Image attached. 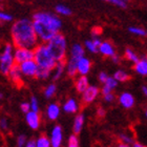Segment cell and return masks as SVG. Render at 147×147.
Listing matches in <instances>:
<instances>
[{"label":"cell","instance_id":"6da1fadb","mask_svg":"<svg viewBox=\"0 0 147 147\" xmlns=\"http://www.w3.org/2000/svg\"><path fill=\"white\" fill-rule=\"evenodd\" d=\"M11 39L15 47L35 49L40 43L34 28L33 20L21 18L11 26Z\"/></svg>","mask_w":147,"mask_h":147},{"label":"cell","instance_id":"7a4b0ae2","mask_svg":"<svg viewBox=\"0 0 147 147\" xmlns=\"http://www.w3.org/2000/svg\"><path fill=\"white\" fill-rule=\"evenodd\" d=\"M34 60L39 67L46 68L52 71L57 64V61L52 55L47 44L43 42H40L34 49Z\"/></svg>","mask_w":147,"mask_h":147},{"label":"cell","instance_id":"3957f363","mask_svg":"<svg viewBox=\"0 0 147 147\" xmlns=\"http://www.w3.org/2000/svg\"><path fill=\"white\" fill-rule=\"evenodd\" d=\"M56 61H65L67 54V41L63 34L57 33L49 42L46 43Z\"/></svg>","mask_w":147,"mask_h":147},{"label":"cell","instance_id":"277c9868","mask_svg":"<svg viewBox=\"0 0 147 147\" xmlns=\"http://www.w3.org/2000/svg\"><path fill=\"white\" fill-rule=\"evenodd\" d=\"M15 46L13 43H5L0 49V73L7 76L11 68L16 64L14 58Z\"/></svg>","mask_w":147,"mask_h":147},{"label":"cell","instance_id":"5b68a950","mask_svg":"<svg viewBox=\"0 0 147 147\" xmlns=\"http://www.w3.org/2000/svg\"><path fill=\"white\" fill-rule=\"evenodd\" d=\"M33 20H39V21L45 23L57 33H59L62 28V21L61 19L59 18V16L49 12H44V11L36 12L33 15Z\"/></svg>","mask_w":147,"mask_h":147},{"label":"cell","instance_id":"8992f818","mask_svg":"<svg viewBox=\"0 0 147 147\" xmlns=\"http://www.w3.org/2000/svg\"><path fill=\"white\" fill-rule=\"evenodd\" d=\"M33 23H34L35 32H36L37 37L40 42L47 43L57 34V32L54 31L52 28H49L47 24L39 21V20H33Z\"/></svg>","mask_w":147,"mask_h":147},{"label":"cell","instance_id":"52a82bcc","mask_svg":"<svg viewBox=\"0 0 147 147\" xmlns=\"http://www.w3.org/2000/svg\"><path fill=\"white\" fill-rule=\"evenodd\" d=\"M14 58L16 64H21L22 62L34 59V49L28 47H15Z\"/></svg>","mask_w":147,"mask_h":147},{"label":"cell","instance_id":"ba28073f","mask_svg":"<svg viewBox=\"0 0 147 147\" xmlns=\"http://www.w3.org/2000/svg\"><path fill=\"white\" fill-rule=\"evenodd\" d=\"M100 94H101V89L99 88L98 86L89 85L88 87L86 88V90H84V92L81 94V95H82V98H81L82 103L84 105L90 104V103H92L96 99L98 98Z\"/></svg>","mask_w":147,"mask_h":147},{"label":"cell","instance_id":"9c48e42d","mask_svg":"<svg viewBox=\"0 0 147 147\" xmlns=\"http://www.w3.org/2000/svg\"><path fill=\"white\" fill-rule=\"evenodd\" d=\"M19 66H20V69H21L23 76L30 77V78H33V77L36 78L37 71H38L39 66H38L37 62L35 61L34 59L22 62L21 64H19Z\"/></svg>","mask_w":147,"mask_h":147},{"label":"cell","instance_id":"30bf717a","mask_svg":"<svg viewBox=\"0 0 147 147\" xmlns=\"http://www.w3.org/2000/svg\"><path fill=\"white\" fill-rule=\"evenodd\" d=\"M63 142V131L60 125H55L51 132V143L52 147H61Z\"/></svg>","mask_w":147,"mask_h":147},{"label":"cell","instance_id":"8fae6325","mask_svg":"<svg viewBox=\"0 0 147 147\" xmlns=\"http://www.w3.org/2000/svg\"><path fill=\"white\" fill-rule=\"evenodd\" d=\"M25 121L32 129H34V130L38 129L40 123H41V117L39 115V111L30 110L28 113H25Z\"/></svg>","mask_w":147,"mask_h":147},{"label":"cell","instance_id":"7c38bea8","mask_svg":"<svg viewBox=\"0 0 147 147\" xmlns=\"http://www.w3.org/2000/svg\"><path fill=\"white\" fill-rule=\"evenodd\" d=\"M118 101H119V104L121 105L123 108H125V109H130V108H132L135 106V103H136L135 97L132 96V94H130V92H122V94L119 96Z\"/></svg>","mask_w":147,"mask_h":147},{"label":"cell","instance_id":"4fadbf2b","mask_svg":"<svg viewBox=\"0 0 147 147\" xmlns=\"http://www.w3.org/2000/svg\"><path fill=\"white\" fill-rule=\"evenodd\" d=\"M7 76H9V79L12 80V82L14 83V84H16L17 86H20L22 84V77H23V75H22V71H21V69H20L19 64L14 65V66L11 68V71H9Z\"/></svg>","mask_w":147,"mask_h":147},{"label":"cell","instance_id":"5bb4252c","mask_svg":"<svg viewBox=\"0 0 147 147\" xmlns=\"http://www.w3.org/2000/svg\"><path fill=\"white\" fill-rule=\"evenodd\" d=\"M77 68H78V75L87 76V74L92 69V61L84 56V57H82V58L78 61Z\"/></svg>","mask_w":147,"mask_h":147},{"label":"cell","instance_id":"9a60e30c","mask_svg":"<svg viewBox=\"0 0 147 147\" xmlns=\"http://www.w3.org/2000/svg\"><path fill=\"white\" fill-rule=\"evenodd\" d=\"M85 55V47L80 44V43H75L71 47V52H69V58H73L75 60L79 61L80 59L84 57Z\"/></svg>","mask_w":147,"mask_h":147},{"label":"cell","instance_id":"2e32d148","mask_svg":"<svg viewBox=\"0 0 147 147\" xmlns=\"http://www.w3.org/2000/svg\"><path fill=\"white\" fill-rule=\"evenodd\" d=\"M99 53L104 57L110 58L116 54V49L109 41H102V43L99 46Z\"/></svg>","mask_w":147,"mask_h":147},{"label":"cell","instance_id":"e0dca14e","mask_svg":"<svg viewBox=\"0 0 147 147\" xmlns=\"http://www.w3.org/2000/svg\"><path fill=\"white\" fill-rule=\"evenodd\" d=\"M134 69L140 76H147V55L142 56L140 60L135 63Z\"/></svg>","mask_w":147,"mask_h":147},{"label":"cell","instance_id":"ac0fdd59","mask_svg":"<svg viewBox=\"0 0 147 147\" xmlns=\"http://www.w3.org/2000/svg\"><path fill=\"white\" fill-rule=\"evenodd\" d=\"M60 111H61V108H60L59 104H57V103H51L47 106V108H46V116H47L49 120L55 121L60 116Z\"/></svg>","mask_w":147,"mask_h":147},{"label":"cell","instance_id":"d6986e66","mask_svg":"<svg viewBox=\"0 0 147 147\" xmlns=\"http://www.w3.org/2000/svg\"><path fill=\"white\" fill-rule=\"evenodd\" d=\"M66 71V60L65 61H59L57 62L55 68L52 71V79L54 81H57L62 77V75Z\"/></svg>","mask_w":147,"mask_h":147},{"label":"cell","instance_id":"ffe728a7","mask_svg":"<svg viewBox=\"0 0 147 147\" xmlns=\"http://www.w3.org/2000/svg\"><path fill=\"white\" fill-rule=\"evenodd\" d=\"M89 86V81L88 78L86 76H82V75H79V77L76 79L75 81V87H76V90L79 94H82L84 90H86V88Z\"/></svg>","mask_w":147,"mask_h":147},{"label":"cell","instance_id":"44dd1931","mask_svg":"<svg viewBox=\"0 0 147 147\" xmlns=\"http://www.w3.org/2000/svg\"><path fill=\"white\" fill-rule=\"evenodd\" d=\"M77 64H78V60L68 57V59L66 60V74L68 75V77L75 78L78 75Z\"/></svg>","mask_w":147,"mask_h":147},{"label":"cell","instance_id":"7402d4cb","mask_svg":"<svg viewBox=\"0 0 147 147\" xmlns=\"http://www.w3.org/2000/svg\"><path fill=\"white\" fill-rule=\"evenodd\" d=\"M84 122H85V117L83 113H79L77 115L75 120H74V125H73V131L75 135H79L81 130L83 128V125H84Z\"/></svg>","mask_w":147,"mask_h":147},{"label":"cell","instance_id":"603a6c76","mask_svg":"<svg viewBox=\"0 0 147 147\" xmlns=\"http://www.w3.org/2000/svg\"><path fill=\"white\" fill-rule=\"evenodd\" d=\"M63 110L67 113H76L79 110V104L74 98H69L63 104Z\"/></svg>","mask_w":147,"mask_h":147},{"label":"cell","instance_id":"cb8c5ba5","mask_svg":"<svg viewBox=\"0 0 147 147\" xmlns=\"http://www.w3.org/2000/svg\"><path fill=\"white\" fill-rule=\"evenodd\" d=\"M124 57H125V59L127 60V61L132 62L134 64L137 63V62L140 60V58H141V57H139L138 54H137L132 49H130V47H127V49H125V52H124Z\"/></svg>","mask_w":147,"mask_h":147},{"label":"cell","instance_id":"d4e9b609","mask_svg":"<svg viewBox=\"0 0 147 147\" xmlns=\"http://www.w3.org/2000/svg\"><path fill=\"white\" fill-rule=\"evenodd\" d=\"M37 147H52V143H51V138H49L45 134L39 136V138L36 140Z\"/></svg>","mask_w":147,"mask_h":147},{"label":"cell","instance_id":"484cf974","mask_svg":"<svg viewBox=\"0 0 147 147\" xmlns=\"http://www.w3.org/2000/svg\"><path fill=\"white\" fill-rule=\"evenodd\" d=\"M113 77L116 78V80L118 81V82H126V81L130 80L129 74H127L125 71H123V69L117 71L116 73L113 74Z\"/></svg>","mask_w":147,"mask_h":147},{"label":"cell","instance_id":"4316f807","mask_svg":"<svg viewBox=\"0 0 147 147\" xmlns=\"http://www.w3.org/2000/svg\"><path fill=\"white\" fill-rule=\"evenodd\" d=\"M56 13L60 16H71V9L68 6L64 5V4H58L55 6Z\"/></svg>","mask_w":147,"mask_h":147},{"label":"cell","instance_id":"83f0119b","mask_svg":"<svg viewBox=\"0 0 147 147\" xmlns=\"http://www.w3.org/2000/svg\"><path fill=\"white\" fill-rule=\"evenodd\" d=\"M84 47H85V49H87L89 53H92V54H97V53H99V46L92 41V39L85 40Z\"/></svg>","mask_w":147,"mask_h":147},{"label":"cell","instance_id":"f1b7e54d","mask_svg":"<svg viewBox=\"0 0 147 147\" xmlns=\"http://www.w3.org/2000/svg\"><path fill=\"white\" fill-rule=\"evenodd\" d=\"M56 92H57V86H56V84H54V83L49 84V85L45 87V89H44V97H45L46 99L53 98V97L55 96Z\"/></svg>","mask_w":147,"mask_h":147},{"label":"cell","instance_id":"f546056e","mask_svg":"<svg viewBox=\"0 0 147 147\" xmlns=\"http://www.w3.org/2000/svg\"><path fill=\"white\" fill-rule=\"evenodd\" d=\"M49 76H52V71L49 69H46V68L39 67L38 68V71H37L36 78L40 80H45L47 78H49Z\"/></svg>","mask_w":147,"mask_h":147},{"label":"cell","instance_id":"4dcf8cb0","mask_svg":"<svg viewBox=\"0 0 147 147\" xmlns=\"http://www.w3.org/2000/svg\"><path fill=\"white\" fill-rule=\"evenodd\" d=\"M128 32L135 36L140 37H145L147 34V31H145L144 28H138V26H130V28H128Z\"/></svg>","mask_w":147,"mask_h":147},{"label":"cell","instance_id":"1f68e13d","mask_svg":"<svg viewBox=\"0 0 147 147\" xmlns=\"http://www.w3.org/2000/svg\"><path fill=\"white\" fill-rule=\"evenodd\" d=\"M119 141L120 142H123V143H127V144H134V138H132L131 136H129L128 134H120L119 135Z\"/></svg>","mask_w":147,"mask_h":147},{"label":"cell","instance_id":"d6a6232c","mask_svg":"<svg viewBox=\"0 0 147 147\" xmlns=\"http://www.w3.org/2000/svg\"><path fill=\"white\" fill-rule=\"evenodd\" d=\"M118 81L116 80V78L115 77H108L107 78V80H106V82L103 84V85H105V86H107V87H109L110 89H115V88H117V86H118Z\"/></svg>","mask_w":147,"mask_h":147},{"label":"cell","instance_id":"836d02e7","mask_svg":"<svg viewBox=\"0 0 147 147\" xmlns=\"http://www.w3.org/2000/svg\"><path fill=\"white\" fill-rule=\"evenodd\" d=\"M104 2H107L113 4V5H116L118 7H121V9H126L127 7V3L124 2L123 0H102Z\"/></svg>","mask_w":147,"mask_h":147},{"label":"cell","instance_id":"e575fe53","mask_svg":"<svg viewBox=\"0 0 147 147\" xmlns=\"http://www.w3.org/2000/svg\"><path fill=\"white\" fill-rule=\"evenodd\" d=\"M67 147H79V139H78L77 135L74 134L68 138Z\"/></svg>","mask_w":147,"mask_h":147},{"label":"cell","instance_id":"d590c367","mask_svg":"<svg viewBox=\"0 0 147 147\" xmlns=\"http://www.w3.org/2000/svg\"><path fill=\"white\" fill-rule=\"evenodd\" d=\"M13 20V16L9 13L0 11V22H9Z\"/></svg>","mask_w":147,"mask_h":147},{"label":"cell","instance_id":"8d00e7d4","mask_svg":"<svg viewBox=\"0 0 147 147\" xmlns=\"http://www.w3.org/2000/svg\"><path fill=\"white\" fill-rule=\"evenodd\" d=\"M102 97H103V100H104L105 102H107V103H111V102H113L115 99H116V96H115V94H113V92L104 94V95H102Z\"/></svg>","mask_w":147,"mask_h":147},{"label":"cell","instance_id":"74e56055","mask_svg":"<svg viewBox=\"0 0 147 147\" xmlns=\"http://www.w3.org/2000/svg\"><path fill=\"white\" fill-rule=\"evenodd\" d=\"M28 142V139H26V136L25 135H20L17 138V147H24L25 144Z\"/></svg>","mask_w":147,"mask_h":147},{"label":"cell","instance_id":"f35d334b","mask_svg":"<svg viewBox=\"0 0 147 147\" xmlns=\"http://www.w3.org/2000/svg\"><path fill=\"white\" fill-rule=\"evenodd\" d=\"M31 109L34 111H39V103H38L37 98L34 96L31 98Z\"/></svg>","mask_w":147,"mask_h":147},{"label":"cell","instance_id":"ab89813d","mask_svg":"<svg viewBox=\"0 0 147 147\" xmlns=\"http://www.w3.org/2000/svg\"><path fill=\"white\" fill-rule=\"evenodd\" d=\"M20 109H21L22 113H28L31 109V103H28V102H23V103H21V105H20Z\"/></svg>","mask_w":147,"mask_h":147},{"label":"cell","instance_id":"60d3db41","mask_svg":"<svg viewBox=\"0 0 147 147\" xmlns=\"http://www.w3.org/2000/svg\"><path fill=\"white\" fill-rule=\"evenodd\" d=\"M108 77H109V76H108L105 71H101V73L98 75V79H99V81L102 83V84H104V83L106 82V80H107Z\"/></svg>","mask_w":147,"mask_h":147},{"label":"cell","instance_id":"b9f144b4","mask_svg":"<svg viewBox=\"0 0 147 147\" xmlns=\"http://www.w3.org/2000/svg\"><path fill=\"white\" fill-rule=\"evenodd\" d=\"M102 34V28L100 26H95L92 30V37H99Z\"/></svg>","mask_w":147,"mask_h":147},{"label":"cell","instance_id":"7bdbcfd3","mask_svg":"<svg viewBox=\"0 0 147 147\" xmlns=\"http://www.w3.org/2000/svg\"><path fill=\"white\" fill-rule=\"evenodd\" d=\"M7 126H9V124H7V120L5 118L0 119V128L2 130H5V129H7Z\"/></svg>","mask_w":147,"mask_h":147},{"label":"cell","instance_id":"ee69618b","mask_svg":"<svg viewBox=\"0 0 147 147\" xmlns=\"http://www.w3.org/2000/svg\"><path fill=\"white\" fill-rule=\"evenodd\" d=\"M105 115H106V110H105L104 108L103 107L97 108V116H98L99 118H103V117H105Z\"/></svg>","mask_w":147,"mask_h":147},{"label":"cell","instance_id":"f6af8a7d","mask_svg":"<svg viewBox=\"0 0 147 147\" xmlns=\"http://www.w3.org/2000/svg\"><path fill=\"white\" fill-rule=\"evenodd\" d=\"M110 59H111V61H113L115 64H118V63H120V61H121V58H120V56L118 55L117 53L113 56V57H110Z\"/></svg>","mask_w":147,"mask_h":147},{"label":"cell","instance_id":"bcb514c9","mask_svg":"<svg viewBox=\"0 0 147 147\" xmlns=\"http://www.w3.org/2000/svg\"><path fill=\"white\" fill-rule=\"evenodd\" d=\"M25 147H37L36 144V140L35 139H30L28 142H26V144H25Z\"/></svg>","mask_w":147,"mask_h":147},{"label":"cell","instance_id":"7dc6e473","mask_svg":"<svg viewBox=\"0 0 147 147\" xmlns=\"http://www.w3.org/2000/svg\"><path fill=\"white\" fill-rule=\"evenodd\" d=\"M117 147H132L131 144H127V143H123V142H119Z\"/></svg>","mask_w":147,"mask_h":147},{"label":"cell","instance_id":"c3c4849f","mask_svg":"<svg viewBox=\"0 0 147 147\" xmlns=\"http://www.w3.org/2000/svg\"><path fill=\"white\" fill-rule=\"evenodd\" d=\"M132 147H147L145 146V145H143L142 143H140V142H134V144H132Z\"/></svg>","mask_w":147,"mask_h":147},{"label":"cell","instance_id":"681fc988","mask_svg":"<svg viewBox=\"0 0 147 147\" xmlns=\"http://www.w3.org/2000/svg\"><path fill=\"white\" fill-rule=\"evenodd\" d=\"M141 89H142V92H143V95H144L145 97L147 98V86L146 85H143Z\"/></svg>","mask_w":147,"mask_h":147},{"label":"cell","instance_id":"f907efd6","mask_svg":"<svg viewBox=\"0 0 147 147\" xmlns=\"http://www.w3.org/2000/svg\"><path fill=\"white\" fill-rule=\"evenodd\" d=\"M3 99V94L2 92H0V100H2Z\"/></svg>","mask_w":147,"mask_h":147},{"label":"cell","instance_id":"816d5d0a","mask_svg":"<svg viewBox=\"0 0 147 147\" xmlns=\"http://www.w3.org/2000/svg\"><path fill=\"white\" fill-rule=\"evenodd\" d=\"M123 1H124V2H126V3H128V2H130L131 0H123Z\"/></svg>","mask_w":147,"mask_h":147},{"label":"cell","instance_id":"f5cc1de1","mask_svg":"<svg viewBox=\"0 0 147 147\" xmlns=\"http://www.w3.org/2000/svg\"><path fill=\"white\" fill-rule=\"evenodd\" d=\"M145 116H146V118H147V109L145 110Z\"/></svg>","mask_w":147,"mask_h":147},{"label":"cell","instance_id":"db71d44e","mask_svg":"<svg viewBox=\"0 0 147 147\" xmlns=\"http://www.w3.org/2000/svg\"><path fill=\"white\" fill-rule=\"evenodd\" d=\"M0 1H2V0H0Z\"/></svg>","mask_w":147,"mask_h":147},{"label":"cell","instance_id":"11a10c76","mask_svg":"<svg viewBox=\"0 0 147 147\" xmlns=\"http://www.w3.org/2000/svg\"><path fill=\"white\" fill-rule=\"evenodd\" d=\"M146 37H147V34H146Z\"/></svg>","mask_w":147,"mask_h":147}]
</instances>
